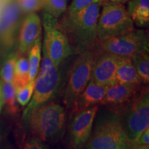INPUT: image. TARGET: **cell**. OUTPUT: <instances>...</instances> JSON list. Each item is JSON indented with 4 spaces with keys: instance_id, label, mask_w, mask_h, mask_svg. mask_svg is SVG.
Wrapping results in <instances>:
<instances>
[{
    "instance_id": "8",
    "label": "cell",
    "mask_w": 149,
    "mask_h": 149,
    "mask_svg": "<svg viewBox=\"0 0 149 149\" xmlns=\"http://www.w3.org/2000/svg\"><path fill=\"white\" fill-rule=\"evenodd\" d=\"M42 24L44 32L42 47L52 62L59 66L73 54L68 37L59 26L58 19L44 11L42 13Z\"/></svg>"
},
{
    "instance_id": "30",
    "label": "cell",
    "mask_w": 149,
    "mask_h": 149,
    "mask_svg": "<svg viewBox=\"0 0 149 149\" xmlns=\"http://www.w3.org/2000/svg\"><path fill=\"white\" fill-rule=\"evenodd\" d=\"M107 1H112V2H115V3H123V4H124V3L127 2V1H130V0H107Z\"/></svg>"
},
{
    "instance_id": "7",
    "label": "cell",
    "mask_w": 149,
    "mask_h": 149,
    "mask_svg": "<svg viewBox=\"0 0 149 149\" xmlns=\"http://www.w3.org/2000/svg\"><path fill=\"white\" fill-rule=\"evenodd\" d=\"M98 50L78 54L79 56L70 68L69 75L63 93V103L65 109L72 110L76 100L91 79V70Z\"/></svg>"
},
{
    "instance_id": "11",
    "label": "cell",
    "mask_w": 149,
    "mask_h": 149,
    "mask_svg": "<svg viewBox=\"0 0 149 149\" xmlns=\"http://www.w3.org/2000/svg\"><path fill=\"white\" fill-rule=\"evenodd\" d=\"M21 13L16 0H6L0 11V46L3 52L10 51L15 43Z\"/></svg>"
},
{
    "instance_id": "31",
    "label": "cell",
    "mask_w": 149,
    "mask_h": 149,
    "mask_svg": "<svg viewBox=\"0 0 149 149\" xmlns=\"http://www.w3.org/2000/svg\"><path fill=\"white\" fill-rule=\"evenodd\" d=\"M2 140H3V135H2V133L0 132V144H1V141H2Z\"/></svg>"
},
{
    "instance_id": "25",
    "label": "cell",
    "mask_w": 149,
    "mask_h": 149,
    "mask_svg": "<svg viewBox=\"0 0 149 149\" xmlns=\"http://www.w3.org/2000/svg\"><path fill=\"white\" fill-rule=\"evenodd\" d=\"M22 13H31L40 10L44 6V0H16Z\"/></svg>"
},
{
    "instance_id": "26",
    "label": "cell",
    "mask_w": 149,
    "mask_h": 149,
    "mask_svg": "<svg viewBox=\"0 0 149 149\" xmlns=\"http://www.w3.org/2000/svg\"><path fill=\"white\" fill-rule=\"evenodd\" d=\"M149 148V127L135 138L130 139V149Z\"/></svg>"
},
{
    "instance_id": "13",
    "label": "cell",
    "mask_w": 149,
    "mask_h": 149,
    "mask_svg": "<svg viewBox=\"0 0 149 149\" xmlns=\"http://www.w3.org/2000/svg\"><path fill=\"white\" fill-rule=\"evenodd\" d=\"M144 84L115 83L110 85L100 105L116 110L128 103L137 95Z\"/></svg>"
},
{
    "instance_id": "17",
    "label": "cell",
    "mask_w": 149,
    "mask_h": 149,
    "mask_svg": "<svg viewBox=\"0 0 149 149\" xmlns=\"http://www.w3.org/2000/svg\"><path fill=\"white\" fill-rule=\"evenodd\" d=\"M115 82L120 84H143L140 77L129 58L120 57L115 72Z\"/></svg>"
},
{
    "instance_id": "19",
    "label": "cell",
    "mask_w": 149,
    "mask_h": 149,
    "mask_svg": "<svg viewBox=\"0 0 149 149\" xmlns=\"http://www.w3.org/2000/svg\"><path fill=\"white\" fill-rule=\"evenodd\" d=\"M130 60L140 77L143 84L148 85L149 82L148 51H143L136 53L130 58Z\"/></svg>"
},
{
    "instance_id": "23",
    "label": "cell",
    "mask_w": 149,
    "mask_h": 149,
    "mask_svg": "<svg viewBox=\"0 0 149 149\" xmlns=\"http://www.w3.org/2000/svg\"><path fill=\"white\" fill-rule=\"evenodd\" d=\"M44 12L58 19L67 9V0H45L44 3Z\"/></svg>"
},
{
    "instance_id": "9",
    "label": "cell",
    "mask_w": 149,
    "mask_h": 149,
    "mask_svg": "<svg viewBox=\"0 0 149 149\" xmlns=\"http://www.w3.org/2000/svg\"><path fill=\"white\" fill-rule=\"evenodd\" d=\"M97 48L121 58L130 59L139 52L149 51L148 36L142 30L133 29L118 36L98 42Z\"/></svg>"
},
{
    "instance_id": "15",
    "label": "cell",
    "mask_w": 149,
    "mask_h": 149,
    "mask_svg": "<svg viewBox=\"0 0 149 149\" xmlns=\"http://www.w3.org/2000/svg\"><path fill=\"white\" fill-rule=\"evenodd\" d=\"M109 86L100 85L90 79L76 100L72 113L95 105H100Z\"/></svg>"
},
{
    "instance_id": "12",
    "label": "cell",
    "mask_w": 149,
    "mask_h": 149,
    "mask_svg": "<svg viewBox=\"0 0 149 149\" xmlns=\"http://www.w3.org/2000/svg\"><path fill=\"white\" fill-rule=\"evenodd\" d=\"M120 59L116 55L98 50L91 70V80L100 85L110 86L116 83L115 72Z\"/></svg>"
},
{
    "instance_id": "22",
    "label": "cell",
    "mask_w": 149,
    "mask_h": 149,
    "mask_svg": "<svg viewBox=\"0 0 149 149\" xmlns=\"http://www.w3.org/2000/svg\"><path fill=\"white\" fill-rule=\"evenodd\" d=\"M18 56L16 54L11 53L8 56L0 70V77L3 82L13 81L16 61Z\"/></svg>"
},
{
    "instance_id": "14",
    "label": "cell",
    "mask_w": 149,
    "mask_h": 149,
    "mask_svg": "<svg viewBox=\"0 0 149 149\" xmlns=\"http://www.w3.org/2000/svg\"><path fill=\"white\" fill-rule=\"evenodd\" d=\"M42 24L40 16L31 13L26 16L20 24L17 47L20 54L29 52L37 39L42 36Z\"/></svg>"
},
{
    "instance_id": "32",
    "label": "cell",
    "mask_w": 149,
    "mask_h": 149,
    "mask_svg": "<svg viewBox=\"0 0 149 149\" xmlns=\"http://www.w3.org/2000/svg\"><path fill=\"white\" fill-rule=\"evenodd\" d=\"M44 1H45V0H44Z\"/></svg>"
},
{
    "instance_id": "2",
    "label": "cell",
    "mask_w": 149,
    "mask_h": 149,
    "mask_svg": "<svg viewBox=\"0 0 149 149\" xmlns=\"http://www.w3.org/2000/svg\"><path fill=\"white\" fill-rule=\"evenodd\" d=\"M130 141L120 116L108 108L103 111H97L90 137L84 148L130 149Z\"/></svg>"
},
{
    "instance_id": "10",
    "label": "cell",
    "mask_w": 149,
    "mask_h": 149,
    "mask_svg": "<svg viewBox=\"0 0 149 149\" xmlns=\"http://www.w3.org/2000/svg\"><path fill=\"white\" fill-rule=\"evenodd\" d=\"M100 105L72 113L67 130V141L72 148H82L90 137L93 122Z\"/></svg>"
},
{
    "instance_id": "6",
    "label": "cell",
    "mask_w": 149,
    "mask_h": 149,
    "mask_svg": "<svg viewBox=\"0 0 149 149\" xmlns=\"http://www.w3.org/2000/svg\"><path fill=\"white\" fill-rule=\"evenodd\" d=\"M102 10L97 24L98 42L135 29L134 23L123 3L102 0Z\"/></svg>"
},
{
    "instance_id": "21",
    "label": "cell",
    "mask_w": 149,
    "mask_h": 149,
    "mask_svg": "<svg viewBox=\"0 0 149 149\" xmlns=\"http://www.w3.org/2000/svg\"><path fill=\"white\" fill-rule=\"evenodd\" d=\"M2 91L7 112L10 115H15L19 111V107L16 98V88L14 84L2 81Z\"/></svg>"
},
{
    "instance_id": "27",
    "label": "cell",
    "mask_w": 149,
    "mask_h": 149,
    "mask_svg": "<svg viewBox=\"0 0 149 149\" xmlns=\"http://www.w3.org/2000/svg\"><path fill=\"white\" fill-rule=\"evenodd\" d=\"M102 0H72L71 4L67 10V13L73 14L83 10L92 3Z\"/></svg>"
},
{
    "instance_id": "18",
    "label": "cell",
    "mask_w": 149,
    "mask_h": 149,
    "mask_svg": "<svg viewBox=\"0 0 149 149\" xmlns=\"http://www.w3.org/2000/svg\"><path fill=\"white\" fill-rule=\"evenodd\" d=\"M42 37L35 41L32 47L29 51V81H33L36 78L40 70L42 59Z\"/></svg>"
},
{
    "instance_id": "28",
    "label": "cell",
    "mask_w": 149,
    "mask_h": 149,
    "mask_svg": "<svg viewBox=\"0 0 149 149\" xmlns=\"http://www.w3.org/2000/svg\"><path fill=\"white\" fill-rule=\"evenodd\" d=\"M47 148H48L47 145L37 137L29 140L24 145V148L26 149H44Z\"/></svg>"
},
{
    "instance_id": "4",
    "label": "cell",
    "mask_w": 149,
    "mask_h": 149,
    "mask_svg": "<svg viewBox=\"0 0 149 149\" xmlns=\"http://www.w3.org/2000/svg\"><path fill=\"white\" fill-rule=\"evenodd\" d=\"M42 67L35 79V89L32 98L24 111L23 119L25 121L34 110L53 101L61 88V73L59 66H55L52 62L42 45Z\"/></svg>"
},
{
    "instance_id": "16",
    "label": "cell",
    "mask_w": 149,
    "mask_h": 149,
    "mask_svg": "<svg viewBox=\"0 0 149 149\" xmlns=\"http://www.w3.org/2000/svg\"><path fill=\"white\" fill-rule=\"evenodd\" d=\"M127 10L134 24L148 27L149 24V0H130Z\"/></svg>"
},
{
    "instance_id": "3",
    "label": "cell",
    "mask_w": 149,
    "mask_h": 149,
    "mask_svg": "<svg viewBox=\"0 0 149 149\" xmlns=\"http://www.w3.org/2000/svg\"><path fill=\"white\" fill-rule=\"evenodd\" d=\"M66 109L53 101L33 111L27 121L32 133L44 143H55L66 132Z\"/></svg>"
},
{
    "instance_id": "1",
    "label": "cell",
    "mask_w": 149,
    "mask_h": 149,
    "mask_svg": "<svg viewBox=\"0 0 149 149\" xmlns=\"http://www.w3.org/2000/svg\"><path fill=\"white\" fill-rule=\"evenodd\" d=\"M102 3V0L76 13H66L59 22V26L68 37L73 53L80 54L96 48L98 43L97 24Z\"/></svg>"
},
{
    "instance_id": "5",
    "label": "cell",
    "mask_w": 149,
    "mask_h": 149,
    "mask_svg": "<svg viewBox=\"0 0 149 149\" xmlns=\"http://www.w3.org/2000/svg\"><path fill=\"white\" fill-rule=\"evenodd\" d=\"M113 111L120 116L123 127L130 139L135 138L142 133L149 127L148 85H144L137 95L128 103Z\"/></svg>"
},
{
    "instance_id": "24",
    "label": "cell",
    "mask_w": 149,
    "mask_h": 149,
    "mask_svg": "<svg viewBox=\"0 0 149 149\" xmlns=\"http://www.w3.org/2000/svg\"><path fill=\"white\" fill-rule=\"evenodd\" d=\"M35 89V80L29 81L26 84L16 89V98L18 104L26 106L32 98Z\"/></svg>"
},
{
    "instance_id": "20",
    "label": "cell",
    "mask_w": 149,
    "mask_h": 149,
    "mask_svg": "<svg viewBox=\"0 0 149 149\" xmlns=\"http://www.w3.org/2000/svg\"><path fill=\"white\" fill-rule=\"evenodd\" d=\"M29 81V63L26 57L21 55L17 57L15 71L13 83L16 89L23 86Z\"/></svg>"
},
{
    "instance_id": "29",
    "label": "cell",
    "mask_w": 149,
    "mask_h": 149,
    "mask_svg": "<svg viewBox=\"0 0 149 149\" xmlns=\"http://www.w3.org/2000/svg\"><path fill=\"white\" fill-rule=\"evenodd\" d=\"M4 106V100H3V95L2 91V81L0 79V113H1V109Z\"/></svg>"
},
{
    "instance_id": "33",
    "label": "cell",
    "mask_w": 149,
    "mask_h": 149,
    "mask_svg": "<svg viewBox=\"0 0 149 149\" xmlns=\"http://www.w3.org/2000/svg\"><path fill=\"white\" fill-rule=\"evenodd\" d=\"M0 11H1V10H0Z\"/></svg>"
}]
</instances>
